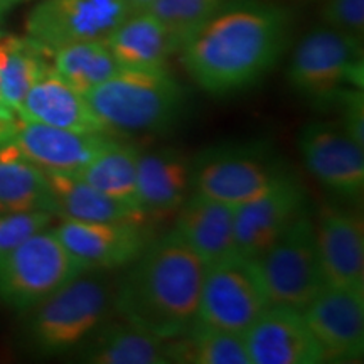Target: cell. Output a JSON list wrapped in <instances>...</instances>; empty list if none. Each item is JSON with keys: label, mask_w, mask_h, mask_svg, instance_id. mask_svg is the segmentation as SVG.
Masks as SVG:
<instances>
[{"label": "cell", "mask_w": 364, "mask_h": 364, "mask_svg": "<svg viewBox=\"0 0 364 364\" xmlns=\"http://www.w3.org/2000/svg\"><path fill=\"white\" fill-rule=\"evenodd\" d=\"M316 240L326 285L364 290V225L349 209L326 204L316 220Z\"/></svg>", "instance_id": "2e32d148"}, {"label": "cell", "mask_w": 364, "mask_h": 364, "mask_svg": "<svg viewBox=\"0 0 364 364\" xmlns=\"http://www.w3.org/2000/svg\"><path fill=\"white\" fill-rule=\"evenodd\" d=\"M6 9H7V6L2 2V0H0V22H2V16H4V11H6ZM0 34H2V33H0Z\"/></svg>", "instance_id": "8d00e7d4"}, {"label": "cell", "mask_w": 364, "mask_h": 364, "mask_svg": "<svg viewBox=\"0 0 364 364\" xmlns=\"http://www.w3.org/2000/svg\"><path fill=\"white\" fill-rule=\"evenodd\" d=\"M324 26L363 39L364 0H326L322 9Z\"/></svg>", "instance_id": "4dcf8cb0"}, {"label": "cell", "mask_w": 364, "mask_h": 364, "mask_svg": "<svg viewBox=\"0 0 364 364\" xmlns=\"http://www.w3.org/2000/svg\"><path fill=\"white\" fill-rule=\"evenodd\" d=\"M225 0H154L149 12L172 36L177 49L209 21Z\"/></svg>", "instance_id": "f1b7e54d"}, {"label": "cell", "mask_w": 364, "mask_h": 364, "mask_svg": "<svg viewBox=\"0 0 364 364\" xmlns=\"http://www.w3.org/2000/svg\"><path fill=\"white\" fill-rule=\"evenodd\" d=\"M36 211L56 216L48 177L9 140L0 145V216Z\"/></svg>", "instance_id": "cb8c5ba5"}, {"label": "cell", "mask_w": 364, "mask_h": 364, "mask_svg": "<svg viewBox=\"0 0 364 364\" xmlns=\"http://www.w3.org/2000/svg\"><path fill=\"white\" fill-rule=\"evenodd\" d=\"M85 97L105 129L122 134L167 129L184 105L182 86L167 70L120 68Z\"/></svg>", "instance_id": "277c9868"}, {"label": "cell", "mask_w": 364, "mask_h": 364, "mask_svg": "<svg viewBox=\"0 0 364 364\" xmlns=\"http://www.w3.org/2000/svg\"><path fill=\"white\" fill-rule=\"evenodd\" d=\"M54 218L53 213L46 211L0 216V253L49 228Z\"/></svg>", "instance_id": "f546056e"}, {"label": "cell", "mask_w": 364, "mask_h": 364, "mask_svg": "<svg viewBox=\"0 0 364 364\" xmlns=\"http://www.w3.org/2000/svg\"><path fill=\"white\" fill-rule=\"evenodd\" d=\"M326 363H358L364 353V290L326 285L302 311Z\"/></svg>", "instance_id": "4fadbf2b"}, {"label": "cell", "mask_w": 364, "mask_h": 364, "mask_svg": "<svg viewBox=\"0 0 364 364\" xmlns=\"http://www.w3.org/2000/svg\"><path fill=\"white\" fill-rule=\"evenodd\" d=\"M125 2L130 9V14H135V12H147L150 6L154 4V0H125Z\"/></svg>", "instance_id": "836d02e7"}, {"label": "cell", "mask_w": 364, "mask_h": 364, "mask_svg": "<svg viewBox=\"0 0 364 364\" xmlns=\"http://www.w3.org/2000/svg\"><path fill=\"white\" fill-rule=\"evenodd\" d=\"M287 172L253 147H216L196 159L191 186L216 201L240 206L270 189Z\"/></svg>", "instance_id": "9c48e42d"}, {"label": "cell", "mask_w": 364, "mask_h": 364, "mask_svg": "<svg viewBox=\"0 0 364 364\" xmlns=\"http://www.w3.org/2000/svg\"><path fill=\"white\" fill-rule=\"evenodd\" d=\"M253 260L270 306L304 311L326 287L316 226L307 209Z\"/></svg>", "instance_id": "52a82bcc"}, {"label": "cell", "mask_w": 364, "mask_h": 364, "mask_svg": "<svg viewBox=\"0 0 364 364\" xmlns=\"http://www.w3.org/2000/svg\"><path fill=\"white\" fill-rule=\"evenodd\" d=\"M290 38V16L265 0H228L181 46V63L206 93L252 88L275 68Z\"/></svg>", "instance_id": "6da1fadb"}, {"label": "cell", "mask_w": 364, "mask_h": 364, "mask_svg": "<svg viewBox=\"0 0 364 364\" xmlns=\"http://www.w3.org/2000/svg\"><path fill=\"white\" fill-rule=\"evenodd\" d=\"M90 364H167V339L139 329L130 322L107 321L78 349Z\"/></svg>", "instance_id": "7402d4cb"}, {"label": "cell", "mask_w": 364, "mask_h": 364, "mask_svg": "<svg viewBox=\"0 0 364 364\" xmlns=\"http://www.w3.org/2000/svg\"><path fill=\"white\" fill-rule=\"evenodd\" d=\"M191 166L172 149L139 154L136 204L145 218L174 215L188 198Z\"/></svg>", "instance_id": "ffe728a7"}, {"label": "cell", "mask_w": 364, "mask_h": 364, "mask_svg": "<svg viewBox=\"0 0 364 364\" xmlns=\"http://www.w3.org/2000/svg\"><path fill=\"white\" fill-rule=\"evenodd\" d=\"M334 107L339 108L341 125L346 134L364 145V93L363 88H348L336 98Z\"/></svg>", "instance_id": "1f68e13d"}, {"label": "cell", "mask_w": 364, "mask_h": 364, "mask_svg": "<svg viewBox=\"0 0 364 364\" xmlns=\"http://www.w3.org/2000/svg\"><path fill=\"white\" fill-rule=\"evenodd\" d=\"M51 230L80 265L98 272L130 265L152 240L144 223L132 221L63 220Z\"/></svg>", "instance_id": "7c38bea8"}, {"label": "cell", "mask_w": 364, "mask_h": 364, "mask_svg": "<svg viewBox=\"0 0 364 364\" xmlns=\"http://www.w3.org/2000/svg\"><path fill=\"white\" fill-rule=\"evenodd\" d=\"M129 14L125 0H41L27 16L26 31L53 53L80 41L107 39Z\"/></svg>", "instance_id": "30bf717a"}, {"label": "cell", "mask_w": 364, "mask_h": 364, "mask_svg": "<svg viewBox=\"0 0 364 364\" xmlns=\"http://www.w3.org/2000/svg\"><path fill=\"white\" fill-rule=\"evenodd\" d=\"M139 154L140 150L135 145L117 142L115 139L108 136L95 157L76 176L118 201L139 208L136 204Z\"/></svg>", "instance_id": "4316f807"}, {"label": "cell", "mask_w": 364, "mask_h": 364, "mask_svg": "<svg viewBox=\"0 0 364 364\" xmlns=\"http://www.w3.org/2000/svg\"><path fill=\"white\" fill-rule=\"evenodd\" d=\"M51 54L29 36L0 34V95L16 113L29 90L53 68Z\"/></svg>", "instance_id": "d4e9b609"}, {"label": "cell", "mask_w": 364, "mask_h": 364, "mask_svg": "<svg viewBox=\"0 0 364 364\" xmlns=\"http://www.w3.org/2000/svg\"><path fill=\"white\" fill-rule=\"evenodd\" d=\"M307 171L326 189L346 199L361 198L364 189V145L353 140L338 122H312L299 136Z\"/></svg>", "instance_id": "8fae6325"}, {"label": "cell", "mask_w": 364, "mask_h": 364, "mask_svg": "<svg viewBox=\"0 0 364 364\" xmlns=\"http://www.w3.org/2000/svg\"><path fill=\"white\" fill-rule=\"evenodd\" d=\"M174 233L208 265L233 257L235 206L199 193L186 198L176 213Z\"/></svg>", "instance_id": "ac0fdd59"}, {"label": "cell", "mask_w": 364, "mask_h": 364, "mask_svg": "<svg viewBox=\"0 0 364 364\" xmlns=\"http://www.w3.org/2000/svg\"><path fill=\"white\" fill-rule=\"evenodd\" d=\"M268 306L255 260L236 253L206 267L196 322L245 334Z\"/></svg>", "instance_id": "ba28073f"}, {"label": "cell", "mask_w": 364, "mask_h": 364, "mask_svg": "<svg viewBox=\"0 0 364 364\" xmlns=\"http://www.w3.org/2000/svg\"><path fill=\"white\" fill-rule=\"evenodd\" d=\"M206 263L174 231L150 243L115 285L113 307L124 321L161 339L196 322Z\"/></svg>", "instance_id": "7a4b0ae2"}, {"label": "cell", "mask_w": 364, "mask_h": 364, "mask_svg": "<svg viewBox=\"0 0 364 364\" xmlns=\"http://www.w3.org/2000/svg\"><path fill=\"white\" fill-rule=\"evenodd\" d=\"M306 189L285 174L270 189L235 208L236 252L257 258L306 211Z\"/></svg>", "instance_id": "5bb4252c"}, {"label": "cell", "mask_w": 364, "mask_h": 364, "mask_svg": "<svg viewBox=\"0 0 364 364\" xmlns=\"http://www.w3.org/2000/svg\"><path fill=\"white\" fill-rule=\"evenodd\" d=\"M88 272L53 233L51 226L0 253V307L26 314L58 289Z\"/></svg>", "instance_id": "8992f818"}, {"label": "cell", "mask_w": 364, "mask_h": 364, "mask_svg": "<svg viewBox=\"0 0 364 364\" xmlns=\"http://www.w3.org/2000/svg\"><path fill=\"white\" fill-rule=\"evenodd\" d=\"M287 81L302 98L334 105L348 88H363V39L332 29L317 27L294 49Z\"/></svg>", "instance_id": "5b68a950"}, {"label": "cell", "mask_w": 364, "mask_h": 364, "mask_svg": "<svg viewBox=\"0 0 364 364\" xmlns=\"http://www.w3.org/2000/svg\"><path fill=\"white\" fill-rule=\"evenodd\" d=\"M0 118H4V120H19V118H17V113L4 102L2 95H0Z\"/></svg>", "instance_id": "e575fe53"}, {"label": "cell", "mask_w": 364, "mask_h": 364, "mask_svg": "<svg viewBox=\"0 0 364 364\" xmlns=\"http://www.w3.org/2000/svg\"><path fill=\"white\" fill-rule=\"evenodd\" d=\"M17 125H19V120H4V118H0V145L12 139L17 130Z\"/></svg>", "instance_id": "d6a6232c"}, {"label": "cell", "mask_w": 364, "mask_h": 364, "mask_svg": "<svg viewBox=\"0 0 364 364\" xmlns=\"http://www.w3.org/2000/svg\"><path fill=\"white\" fill-rule=\"evenodd\" d=\"M51 188L56 216L76 221H132L145 223L139 208L122 203L88 184L76 174L46 172Z\"/></svg>", "instance_id": "603a6c76"}, {"label": "cell", "mask_w": 364, "mask_h": 364, "mask_svg": "<svg viewBox=\"0 0 364 364\" xmlns=\"http://www.w3.org/2000/svg\"><path fill=\"white\" fill-rule=\"evenodd\" d=\"M17 118L86 134H108L83 93L49 70L22 100Z\"/></svg>", "instance_id": "d6986e66"}, {"label": "cell", "mask_w": 364, "mask_h": 364, "mask_svg": "<svg viewBox=\"0 0 364 364\" xmlns=\"http://www.w3.org/2000/svg\"><path fill=\"white\" fill-rule=\"evenodd\" d=\"M108 48L125 70H167V61L177 44L167 29L147 12L129 14L108 34Z\"/></svg>", "instance_id": "44dd1931"}, {"label": "cell", "mask_w": 364, "mask_h": 364, "mask_svg": "<svg viewBox=\"0 0 364 364\" xmlns=\"http://www.w3.org/2000/svg\"><path fill=\"white\" fill-rule=\"evenodd\" d=\"M105 272L88 270L26 312V338L41 356H66L108 321L115 289Z\"/></svg>", "instance_id": "3957f363"}, {"label": "cell", "mask_w": 364, "mask_h": 364, "mask_svg": "<svg viewBox=\"0 0 364 364\" xmlns=\"http://www.w3.org/2000/svg\"><path fill=\"white\" fill-rule=\"evenodd\" d=\"M51 63L53 70L83 95L120 70L105 39L61 46L53 51Z\"/></svg>", "instance_id": "83f0119b"}, {"label": "cell", "mask_w": 364, "mask_h": 364, "mask_svg": "<svg viewBox=\"0 0 364 364\" xmlns=\"http://www.w3.org/2000/svg\"><path fill=\"white\" fill-rule=\"evenodd\" d=\"M107 139L108 134H86L19 120L11 144L41 171L78 174Z\"/></svg>", "instance_id": "e0dca14e"}, {"label": "cell", "mask_w": 364, "mask_h": 364, "mask_svg": "<svg viewBox=\"0 0 364 364\" xmlns=\"http://www.w3.org/2000/svg\"><path fill=\"white\" fill-rule=\"evenodd\" d=\"M4 4H6L7 7H11V6H14V4H21V2H27V0H2Z\"/></svg>", "instance_id": "d590c367"}, {"label": "cell", "mask_w": 364, "mask_h": 364, "mask_svg": "<svg viewBox=\"0 0 364 364\" xmlns=\"http://www.w3.org/2000/svg\"><path fill=\"white\" fill-rule=\"evenodd\" d=\"M169 363L250 364L243 334L194 322L184 334L167 339Z\"/></svg>", "instance_id": "484cf974"}, {"label": "cell", "mask_w": 364, "mask_h": 364, "mask_svg": "<svg viewBox=\"0 0 364 364\" xmlns=\"http://www.w3.org/2000/svg\"><path fill=\"white\" fill-rule=\"evenodd\" d=\"M250 364H321L324 354L302 311L268 306L245 331Z\"/></svg>", "instance_id": "9a60e30c"}]
</instances>
